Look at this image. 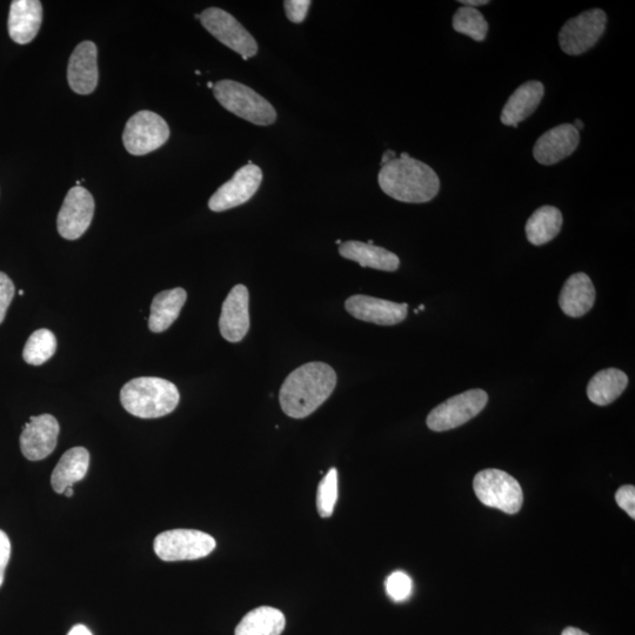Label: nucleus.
<instances>
[{
    "instance_id": "obj_1",
    "label": "nucleus",
    "mask_w": 635,
    "mask_h": 635,
    "mask_svg": "<svg viewBox=\"0 0 635 635\" xmlns=\"http://www.w3.org/2000/svg\"><path fill=\"white\" fill-rule=\"evenodd\" d=\"M337 386V373L320 362L305 364L289 374L279 392L286 416L304 419L331 397Z\"/></svg>"
},
{
    "instance_id": "obj_2",
    "label": "nucleus",
    "mask_w": 635,
    "mask_h": 635,
    "mask_svg": "<svg viewBox=\"0 0 635 635\" xmlns=\"http://www.w3.org/2000/svg\"><path fill=\"white\" fill-rule=\"evenodd\" d=\"M380 189L398 202L421 204L431 202L440 190V180L429 165L401 153L400 158L381 166Z\"/></svg>"
},
{
    "instance_id": "obj_3",
    "label": "nucleus",
    "mask_w": 635,
    "mask_h": 635,
    "mask_svg": "<svg viewBox=\"0 0 635 635\" xmlns=\"http://www.w3.org/2000/svg\"><path fill=\"white\" fill-rule=\"evenodd\" d=\"M179 400L177 386L157 377L132 379L120 392L124 409L132 416L143 419L167 416L177 409Z\"/></svg>"
},
{
    "instance_id": "obj_4",
    "label": "nucleus",
    "mask_w": 635,
    "mask_h": 635,
    "mask_svg": "<svg viewBox=\"0 0 635 635\" xmlns=\"http://www.w3.org/2000/svg\"><path fill=\"white\" fill-rule=\"evenodd\" d=\"M213 93L224 109L254 125L269 126L277 120V112L271 103L235 80H220L213 86Z\"/></svg>"
},
{
    "instance_id": "obj_5",
    "label": "nucleus",
    "mask_w": 635,
    "mask_h": 635,
    "mask_svg": "<svg viewBox=\"0 0 635 635\" xmlns=\"http://www.w3.org/2000/svg\"><path fill=\"white\" fill-rule=\"evenodd\" d=\"M473 489L480 503L507 514H516L524 503V493L517 479L510 474L489 469L477 474Z\"/></svg>"
},
{
    "instance_id": "obj_6",
    "label": "nucleus",
    "mask_w": 635,
    "mask_h": 635,
    "mask_svg": "<svg viewBox=\"0 0 635 635\" xmlns=\"http://www.w3.org/2000/svg\"><path fill=\"white\" fill-rule=\"evenodd\" d=\"M217 546L210 534L197 530H171L155 539V552L164 561L198 560L209 556Z\"/></svg>"
},
{
    "instance_id": "obj_7",
    "label": "nucleus",
    "mask_w": 635,
    "mask_h": 635,
    "mask_svg": "<svg viewBox=\"0 0 635 635\" xmlns=\"http://www.w3.org/2000/svg\"><path fill=\"white\" fill-rule=\"evenodd\" d=\"M170 138V127L164 118L152 111H139L125 126L123 143L133 156L156 151Z\"/></svg>"
},
{
    "instance_id": "obj_8",
    "label": "nucleus",
    "mask_w": 635,
    "mask_h": 635,
    "mask_svg": "<svg viewBox=\"0 0 635 635\" xmlns=\"http://www.w3.org/2000/svg\"><path fill=\"white\" fill-rule=\"evenodd\" d=\"M489 396L483 390H470L444 401L433 409L426 423L434 432H445L464 425L485 409Z\"/></svg>"
},
{
    "instance_id": "obj_9",
    "label": "nucleus",
    "mask_w": 635,
    "mask_h": 635,
    "mask_svg": "<svg viewBox=\"0 0 635 635\" xmlns=\"http://www.w3.org/2000/svg\"><path fill=\"white\" fill-rule=\"evenodd\" d=\"M607 16L603 10L592 9L580 13L563 26L559 33L560 48L568 56H580L591 50L603 37Z\"/></svg>"
},
{
    "instance_id": "obj_10",
    "label": "nucleus",
    "mask_w": 635,
    "mask_h": 635,
    "mask_svg": "<svg viewBox=\"0 0 635 635\" xmlns=\"http://www.w3.org/2000/svg\"><path fill=\"white\" fill-rule=\"evenodd\" d=\"M200 22L211 35L227 48L239 53L244 60L257 55L258 44L251 33L238 20L218 8L206 9L200 15Z\"/></svg>"
},
{
    "instance_id": "obj_11",
    "label": "nucleus",
    "mask_w": 635,
    "mask_h": 635,
    "mask_svg": "<svg viewBox=\"0 0 635 635\" xmlns=\"http://www.w3.org/2000/svg\"><path fill=\"white\" fill-rule=\"evenodd\" d=\"M95 215V199L82 186H75L66 195L59 211L57 227L59 235L76 240L88 231Z\"/></svg>"
},
{
    "instance_id": "obj_12",
    "label": "nucleus",
    "mask_w": 635,
    "mask_h": 635,
    "mask_svg": "<svg viewBox=\"0 0 635 635\" xmlns=\"http://www.w3.org/2000/svg\"><path fill=\"white\" fill-rule=\"evenodd\" d=\"M262 182L263 171L259 166L252 163L243 166L211 197L210 210L224 212L249 202L256 195Z\"/></svg>"
},
{
    "instance_id": "obj_13",
    "label": "nucleus",
    "mask_w": 635,
    "mask_h": 635,
    "mask_svg": "<svg viewBox=\"0 0 635 635\" xmlns=\"http://www.w3.org/2000/svg\"><path fill=\"white\" fill-rule=\"evenodd\" d=\"M59 436V424L51 414L32 417L20 436V450L31 461L48 458L55 451Z\"/></svg>"
},
{
    "instance_id": "obj_14",
    "label": "nucleus",
    "mask_w": 635,
    "mask_h": 635,
    "mask_svg": "<svg viewBox=\"0 0 635 635\" xmlns=\"http://www.w3.org/2000/svg\"><path fill=\"white\" fill-rule=\"evenodd\" d=\"M250 294L247 287H233L223 304L219 319L220 333L227 342L239 343L250 330Z\"/></svg>"
},
{
    "instance_id": "obj_15",
    "label": "nucleus",
    "mask_w": 635,
    "mask_h": 635,
    "mask_svg": "<svg viewBox=\"0 0 635 635\" xmlns=\"http://www.w3.org/2000/svg\"><path fill=\"white\" fill-rule=\"evenodd\" d=\"M407 304L389 302V300L363 296H352L346 300L345 309L352 317L381 326H392L404 322L407 317Z\"/></svg>"
},
{
    "instance_id": "obj_16",
    "label": "nucleus",
    "mask_w": 635,
    "mask_h": 635,
    "mask_svg": "<svg viewBox=\"0 0 635 635\" xmlns=\"http://www.w3.org/2000/svg\"><path fill=\"white\" fill-rule=\"evenodd\" d=\"M580 142L579 131L572 124L553 127L534 145V159L541 165H554L570 157Z\"/></svg>"
},
{
    "instance_id": "obj_17",
    "label": "nucleus",
    "mask_w": 635,
    "mask_h": 635,
    "mask_svg": "<svg viewBox=\"0 0 635 635\" xmlns=\"http://www.w3.org/2000/svg\"><path fill=\"white\" fill-rule=\"evenodd\" d=\"M99 79L98 50L93 42L80 43L73 51L68 68L71 90L78 95H90L96 90Z\"/></svg>"
},
{
    "instance_id": "obj_18",
    "label": "nucleus",
    "mask_w": 635,
    "mask_h": 635,
    "mask_svg": "<svg viewBox=\"0 0 635 635\" xmlns=\"http://www.w3.org/2000/svg\"><path fill=\"white\" fill-rule=\"evenodd\" d=\"M43 20V6L39 0H15L11 3L9 35L13 42L25 45L38 35Z\"/></svg>"
},
{
    "instance_id": "obj_19",
    "label": "nucleus",
    "mask_w": 635,
    "mask_h": 635,
    "mask_svg": "<svg viewBox=\"0 0 635 635\" xmlns=\"http://www.w3.org/2000/svg\"><path fill=\"white\" fill-rule=\"evenodd\" d=\"M544 95V84L537 82V80H531V82L519 86L508 98L503 112H501V123L506 126L518 127L521 122L532 116L534 111L538 109Z\"/></svg>"
},
{
    "instance_id": "obj_20",
    "label": "nucleus",
    "mask_w": 635,
    "mask_h": 635,
    "mask_svg": "<svg viewBox=\"0 0 635 635\" xmlns=\"http://www.w3.org/2000/svg\"><path fill=\"white\" fill-rule=\"evenodd\" d=\"M596 303V289L586 273H576L567 279L559 297L561 310L568 317L580 318Z\"/></svg>"
},
{
    "instance_id": "obj_21",
    "label": "nucleus",
    "mask_w": 635,
    "mask_h": 635,
    "mask_svg": "<svg viewBox=\"0 0 635 635\" xmlns=\"http://www.w3.org/2000/svg\"><path fill=\"white\" fill-rule=\"evenodd\" d=\"M340 256L352 260L363 267L373 270L394 272L399 269L400 260L397 254L369 243L346 242L339 246Z\"/></svg>"
},
{
    "instance_id": "obj_22",
    "label": "nucleus",
    "mask_w": 635,
    "mask_h": 635,
    "mask_svg": "<svg viewBox=\"0 0 635 635\" xmlns=\"http://www.w3.org/2000/svg\"><path fill=\"white\" fill-rule=\"evenodd\" d=\"M90 453L84 447H73L60 458L51 476L52 489L64 493L78 481L83 480L89 471Z\"/></svg>"
},
{
    "instance_id": "obj_23",
    "label": "nucleus",
    "mask_w": 635,
    "mask_h": 635,
    "mask_svg": "<svg viewBox=\"0 0 635 635\" xmlns=\"http://www.w3.org/2000/svg\"><path fill=\"white\" fill-rule=\"evenodd\" d=\"M186 299L187 293L182 287L158 293L151 305L149 329L155 333L170 329L178 319Z\"/></svg>"
},
{
    "instance_id": "obj_24",
    "label": "nucleus",
    "mask_w": 635,
    "mask_h": 635,
    "mask_svg": "<svg viewBox=\"0 0 635 635\" xmlns=\"http://www.w3.org/2000/svg\"><path fill=\"white\" fill-rule=\"evenodd\" d=\"M286 619L277 608L262 606L252 610L240 621L236 635H280L284 632Z\"/></svg>"
},
{
    "instance_id": "obj_25",
    "label": "nucleus",
    "mask_w": 635,
    "mask_h": 635,
    "mask_svg": "<svg viewBox=\"0 0 635 635\" xmlns=\"http://www.w3.org/2000/svg\"><path fill=\"white\" fill-rule=\"evenodd\" d=\"M628 378L623 371L607 369L594 376L587 386L588 399L598 406H607L616 401L626 390Z\"/></svg>"
},
{
    "instance_id": "obj_26",
    "label": "nucleus",
    "mask_w": 635,
    "mask_h": 635,
    "mask_svg": "<svg viewBox=\"0 0 635 635\" xmlns=\"http://www.w3.org/2000/svg\"><path fill=\"white\" fill-rule=\"evenodd\" d=\"M563 226V215L557 207L543 206L533 213L526 223V237L532 245L550 243L559 235Z\"/></svg>"
},
{
    "instance_id": "obj_27",
    "label": "nucleus",
    "mask_w": 635,
    "mask_h": 635,
    "mask_svg": "<svg viewBox=\"0 0 635 635\" xmlns=\"http://www.w3.org/2000/svg\"><path fill=\"white\" fill-rule=\"evenodd\" d=\"M57 350V339L50 330L40 329L33 332L26 342L23 358L33 366L43 365L53 357Z\"/></svg>"
},
{
    "instance_id": "obj_28",
    "label": "nucleus",
    "mask_w": 635,
    "mask_h": 635,
    "mask_svg": "<svg viewBox=\"0 0 635 635\" xmlns=\"http://www.w3.org/2000/svg\"><path fill=\"white\" fill-rule=\"evenodd\" d=\"M452 24L454 30L461 35L469 36L476 42H484L489 32V23L483 13L470 6H460L456 15L453 16Z\"/></svg>"
},
{
    "instance_id": "obj_29",
    "label": "nucleus",
    "mask_w": 635,
    "mask_h": 635,
    "mask_svg": "<svg viewBox=\"0 0 635 635\" xmlns=\"http://www.w3.org/2000/svg\"><path fill=\"white\" fill-rule=\"evenodd\" d=\"M338 500V471L331 469L318 486L317 510L322 518H330Z\"/></svg>"
},
{
    "instance_id": "obj_30",
    "label": "nucleus",
    "mask_w": 635,
    "mask_h": 635,
    "mask_svg": "<svg viewBox=\"0 0 635 635\" xmlns=\"http://www.w3.org/2000/svg\"><path fill=\"white\" fill-rule=\"evenodd\" d=\"M385 587L387 596L396 603L409 599L413 590L412 579L401 571L390 574L386 579Z\"/></svg>"
},
{
    "instance_id": "obj_31",
    "label": "nucleus",
    "mask_w": 635,
    "mask_h": 635,
    "mask_svg": "<svg viewBox=\"0 0 635 635\" xmlns=\"http://www.w3.org/2000/svg\"><path fill=\"white\" fill-rule=\"evenodd\" d=\"M13 297H15V285L8 274L0 272V324L4 322Z\"/></svg>"
},
{
    "instance_id": "obj_32",
    "label": "nucleus",
    "mask_w": 635,
    "mask_h": 635,
    "mask_svg": "<svg viewBox=\"0 0 635 635\" xmlns=\"http://www.w3.org/2000/svg\"><path fill=\"white\" fill-rule=\"evenodd\" d=\"M311 4L310 0H287L284 3L286 17L294 24L303 23Z\"/></svg>"
},
{
    "instance_id": "obj_33",
    "label": "nucleus",
    "mask_w": 635,
    "mask_h": 635,
    "mask_svg": "<svg viewBox=\"0 0 635 635\" xmlns=\"http://www.w3.org/2000/svg\"><path fill=\"white\" fill-rule=\"evenodd\" d=\"M617 504L620 508L635 519V487L633 485H625L620 487L616 494Z\"/></svg>"
},
{
    "instance_id": "obj_34",
    "label": "nucleus",
    "mask_w": 635,
    "mask_h": 635,
    "mask_svg": "<svg viewBox=\"0 0 635 635\" xmlns=\"http://www.w3.org/2000/svg\"><path fill=\"white\" fill-rule=\"evenodd\" d=\"M11 557V543L6 533L0 530V587H2L5 578V570L8 567Z\"/></svg>"
},
{
    "instance_id": "obj_35",
    "label": "nucleus",
    "mask_w": 635,
    "mask_h": 635,
    "mask_svg": "<svg viewBox=\"0 0 635 635\" xmlns=\"http://www.w3.org/2000/svg\"><path fill=\"white\" fill-rule=\"evenodd\" d=\"M461 5L470 6V8H478V6H484L489 4L487 0H460Z\"/></svg>"
},
{
    "instance_id": "obj_36",
    "label": "nucleus",
    "mask_w": 635,
    "mask_h": 635,
    "mask_svg": "<svg viewBox=\"0 0 635 635\" xmlns=\"http://www.w3.org/2000/svg\"><path fill=\"white\" fill-rule=\"evenodd\" d=\"M68 635H92L88 627L84 625H77L72 628Z\"/></svg>"
},
{
    "instance_id": "obj_37",
    "label": "nucleus",
    "mask_w": 635,
    "mask_h": 635,
    "mask_svg": "<svg viewBox=\"0 0 635 635\" xmlns=\"http://www.w3.org/2000/svg\"><path fill=\"white\" fill-rule=\"evenodd\" d=\"M561 635H590L576 627H567Z\"/></svg>"
},
{
    "instance_id": "obj_38",
    "label": "nucleus",
    "mask_w": 635,
    "mask_h": 635,
    "mask_svg": "<svg viewBox=\"0 0 635 635\" xmlns=\"http://www.w3.org/2000/svg\"><path fill=\"white\" fill-rule=\"evenodd\" d=\"M397 158V153L389 150L384 153L383 160H381V165H385L386 163L391 162V160Z\"/></svg>"
},
{
    "instance_id": "obj_39",
    "label": "nucleus",
    "mask_w": 635,
    "mask_h": 635,
    "mask_svg": "<svg viewBox=\"0 0 635 635\" xmlns=\"http://www.w3.org/2000/svg\"><path fill=\"white\" fill-rule=\"evenodd\" d=\"M574 127H576V129L579 131L581 129H584V123L581 122L580 119H577L576 122H574Z\"/></svg>"
},
{
    "instance_id": "obj_40",
    "label": "nucleus",
    "mask_w": 635,
    "mask_h": 635,
    "mask_svg": "<svg viewBox=\"0 0 635 635\" xmlns=\"http://www.w3.org/2000/svg\"><path fill=\"white\" fill-rule=\"evenodd\" d=\"M63 494H65L66 497L71 498L73 496V487H68Z\"/></svg>"
},
{
    "instance_id": "obj_41",
    "label": "nucleus",
    "mask_w": 635,
    "mask_h": 635,
    "mask_svg": "<svg viewBox=\"0 0 635 635\" xmlns=\"http://www.w3.org/2000/svg\"><path fill=\"white\" fill-rule=\"evenodd\" d=\"M424 310H425V306L424 305H420L418 311H424Z\"/></svg>"
},
{
    "instance_id": "obj_42",
    "label": "nucleus",
    "mask_w": 635,
    "mask_h": 635,
    "mask_svg": "<svg viewBox=\"0 0 635 635\" xmlns=\"http://www.w3.org/2000/svg\"><path fill=\"white\" fill-rule=\"evenodd\" d=\"M18 294H19V296H23L24 291H23V290H20V291L18 292Z\"/></svg>"
},
{
    "instance_id": "obj_43",
    "label": "nucleus",
    "mask_w": 635,
    "mask_h": 635,
    "mask_svg": "<svg viewBox=\"0 0 635 635\" xmlns=\"http://www.w3.org/2000/svg\"><path fill=\"white\" fill-rule=\"evenodd\" d=\"M207 86H209L210 89H213V86H215V85H213L212 83H209V84H207Z\"/></svg>"
}]
</instances>
